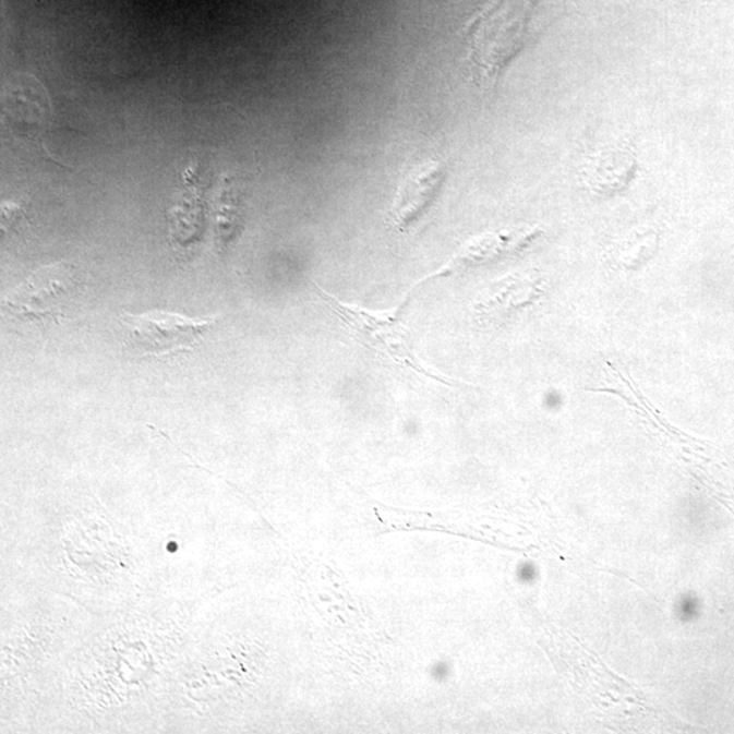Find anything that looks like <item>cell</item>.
Masks as SVG:
<instances>
[{
	"mask_svg": "<svg viewBox=\"0 0 734 734\" xmlns=\"http://www.w3.org/2000/svg\"><path fill=\"white\" fill-rule=\"evenodd\" d=\"M316 294L325 306L339 318L341 325L363 349L372 352L389 369L417 383H438L454 386L455 381L445 377L426 365L413 351L411 333L401 320V308L390 311H369L340 301L338 297L316 286Z\"/></svg>",
	"mask_w": 734,
	"mask_h": 734,
	"instance_id": "6da1fadb",
	"label": "cell"
},
{
	"mask_svg": "<svg viewBox=\"0 0 734 734\" xmlns=\"http://www.w3.org/2000/svg\"><path fill=\"white\" fill-rule=\"evenodd\" d=\"M121 322L129 330L130 344L142 356H167L191 351L203 339L215 318L193 320L181 314L148 312L125 313Z\"/></svg>",
	"mask_w": 734,
	"mask_h": 734,
	"instance_id": "7a4b0ae2",
	"label": "cell"
},
{
	"mask_svg": "<svg viewBox=\"0 0 734 734\" xmlns=\"http://www.w3.org/2000/svg\"><path fill=\"white\" fill-rule=\"evenodd\" d=\"M73 285V269L65 263L41 267L8 298V306L24 322L59 324L64 298Z\"/></svg>",
	"mask_w": 734,
	"mask_h": 734,
	"instance_id": "3957f363",
	"label": "cell"
},
{
	"mask_svg": "<svg viewBox=\"0 0 734 734\" xmlns=\"http://www.w3.org/2000/svg\"><path fill=\"white\" fill-rule=\"evenodd\" d=\"M445 172V165L437 159H429L411 169L397 192L390 212L397 228L410 226L421 217L443 185Z\"/></svg>",
	"mask_w": 734,
	"mask_h": 734,
	"instance_id": "277c9868",
	"label": "cell"
},
{
	"mask_svg": "<svg viewBox=\"0 0 734 734\" xmlns=\"http://www.w3.org/2000/svg\"><path fill=\"white\" fill-rule=\"evenodd\" d=\"M542 279L532 275H513L491 285L474 305L479 323L504 322L521 309L531 305L540 294Z\"/></svg>",
	"mask_w": 734,
	"mask_h": 734,
	"instance_id": "5b68a950",
	"label": "cell"
}]
</instances>
